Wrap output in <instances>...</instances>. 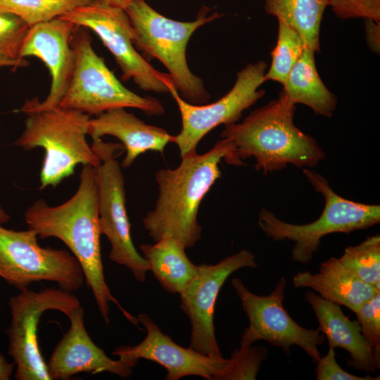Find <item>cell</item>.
<instances>
[{"mask_svg":"<svg viewBox=\"0 0 380 380\" xmlns=\"http://www.w3.org/2000/svg\"><path fill=\"white\" fill-rule=\"evenodd\" d=\"M28 229L41 239L61 240L80 263L87 284L91 289L99 310L109 324V303L113 302L134 325L138 319L125 310L112 295L106 284L101 260L98 213L96 167L83 165L75 194L65 203L51 206L38 199L25 212Z\"/></svg>","mask_w":380,"mask_h":380,"instance_id":"1","label":"cell"},{"mask_svg":"<svg viewBox=\"0 0 380 380\" xmlns=\"http://www.w3.org/2000/svg\"><path fill=\"white\" fill-rule=\"evenodd\" d=\"M181 158L176 168H163L156 172L158 196L153 209L144 217L143 225L155 242L163 236H171L186 249L201 239L198 209L204 196L222 175V160L235 166L246 164L227 138H221L205 153L196 152Z\"/></svg>","mask_w":380,"mask_h":380,"instance_id":"2","label":"cell"},{"mask_svg":"<svg viewBox=\"0 0 380 380\" xmlns=\"http://www.w3.org/2000/svg\"><path fill=\"white\" fill-rule=\"evenodd\" d=\"M296 109L281 91L277 99L252 111L241 122L225 125L220 137L233 142L241 160L253 157L255 169L264 175L289 164L314 167L325 153L315 138L295 125Z\"/></svg>","mask_w":380,"mask_h":380,"instance_id":"3","label":"cell"},{"mask_svg":"<svg viewBox=\"0 0 380 380\" xmlns=\"http://www.w3.org/2000/svg\"><path fill=\"white\" fill-rule=\"evenodd\" d=\"M134 29V46L145 58H156L169 71L179 96L188 103L201 105L209 101L210 93L203 81L189 69L186 46L193 33L205 23L222 15L203 7L196 20L177 21L151 8L144 0H134L125 9Z\"/></svg>","mask_w":380,"mask_h":380,"instance_id":"4","label":"cell"},{"mask_svg":"<svg viewBox=\"0 0 380 380\" xmlns=\"http://www.w3.org/2000/svg\"><path fill=\"white\" fill-rule=\"evenodd\" d=\"M308 180L317 192L324 198V207L315 221L295 224L279 219L273 213L262 208L258 215V225L263 232L274 241H291V259L306 264L318 251L322 239L333 233L348 234L367 229L380 222V206L357 203L336 194L328 180L308 168H303Z\"/></svg>","mask_w":380,"mask_h":380,"instance_id":"5","label":"cell"},{"mask_svg":"<svg viewBox=\"0 0 380 380\" xmlns=\"http://www.w3.org/2000/svg\"><path fill=\"white\" fill-rule=\"evenodd\" d=\"M89 119L87 114L60 106L27 115L15 145L27 151L38 147L44 150L39 189L57 186L79 164L96 167L100 164L86 139Z\"/></svg>","mask_w":380,"mask_h":380,"instance_id":"6","label":"cell"},{"mask_svg":"<svg viewBox=\"0 0 380 380\" xmlns=\"http://www.w3.org/2000/svg\"><path fill=\"white\" fill-rule=\"evenodd\" d=\"M85 27H75L70 40L74 67L68 89L58 106L98 115L115 108H137L160 116L165 108L151 96H141L126 88L94 51Z\"/></svg>","mask_w":380,"mask_h":380,"instance_id":"7","label":"cell"},{"mask_svg":"<svg viewBox=\"0 0 380 380\" xmlns=\"http://www.w3.org/2000/svg\"><path fill=\"white\" fill-rule=\"evenodd\" d=\"M31 229H7L0 225V277L22 291L34 282H56L59 289L72 293L82 287V267L70 252L42 247Z\"/></svg>","mask_w":380,"mask_h":380,"instance_id":"8","label":"cell"},{"mask_svg":"<svg viewBox=\"0 0 380 380\" xmlns=\"http://www.w3.org/2000/svg\"><path fill=\"white\" fill-rule=\"evenodd\" d=\"M101 163L96 167L98 189L99 225L110 243L109 258L127 267L135 279L145 282L149 271L146 260L137 251L130 234L126 210L125 179L117 157L122 144L105 142L102 138L91 145Z\"/></svg>","mask_w":380,"mask_h":380,"instance_id":"9","label":"cell"},{"mask_svg":"<svg viewBox=\"0 0 380 380\" xmlns=\"http://www.w3.org/2000/svg\"><path fill=\"white\" fill-rule=\"evenodd\" d=\"M94 31L114 56L125 81L132 80L142 90L170 94L174 84L169 74L155 69L134 46L135 34L125 9L94 0L61 16Z\"/></svg>","mask_w":380,"mask_h":380,"instance_id":"10","label":"cell"},{"mask_svg":"<svg viewBox=\"0 0 380 380\" xmlns=\"http://www.w3.org/2000/svg\"><path fill=\"white\" fill-rule=\"evenodd\" d=\"M11 322L5 331L9 338L8 353L16 366L17 380H51L37 340L40 317L47 310H57L68 317L81 306L72 293L46 288H28L9 300Z\"/></svg>","mask_w":380,"mask_h":380,"instance_id":"11","label":"cell"},{"mask_svg":"<svg viewBox=\"0 0 380 380\" xmlns=\"http://www.w3.org/2000/svg\"><path fill=\"white\" fill-rule=\"evenodd\" d=\"M231 284L249 320V325L241 336L240 348H247L257 341L264 340L274 347L281 348L287 356L291 347L297 346L315 362L320 358L318 346L324 342V335L318 329L299 325L284 308V277L279 278L267 296L251 292L239 278H233Z\"/></svg>","mask_w":380,"mask_h":380,"instance_id":"12","label":"cell"},{"mask_svg":"<svg viewBox=\"0 0 380 380\" xmlns=\"http://www.w3.org/2000/svg\"><path fill=\"white\" fill-rule=\"evenodd\" d=\"M267 68L263 61L247 65L237 72L230 91L210 104L188 103L179 96L175 85L170 87L182 118V129L172 141L177 145L181 158L196 153L201 140L218 125L237 122L243 112L265 95V90L258 88L265 82Z\"/></svg>","mask_w":380,"mask_h":380,"instance_id":"13","label":"cell"},{"mask_svg":"<svg viewBox=\"0 0 380 380\" xmlns=\"http://www.w3.org/2000/svg\"><path fill=\"white\" fill-rule=\"evenodd\" d=\"M255 255L248 250L226 257L219 262L198 265V273L179 294L180 308L191 326L189 347L198 353L223 357L216 340L214 310L222 285L234 272L244 267L258 268Z\"/></svg>","mask_w":380,"mask_h":380,"instance_id":"14","label":"cell"},{"mask_svg":"<svg viewBox=\"0 0 380 380\" xmlns=\"http://www.w3.org/2000/svg\"><path fill=\"white\" fill-rule=\"evenodd\" d=\"M146 331L139 344L118 347L113 354L133 368L139 359L155 362L165 368V380H178L188 376H198L206 380H220L229 359L201 354L190 347H182L162 332L156 323L145 313L137 316Z\"/></svg>","mask_w":380,"mask_h":380,"instance_id":"15","label":"cell"},{"mask_svg":"<svg viewBox=\"0 0 380 380\" xmlns=\"http://www.w3.org/2000/svg\"><path fill=\"white\" fill-rule=\"evenodd\" d=\"M75 27L61 17L30 27L22 44L20 57L33 56L42 61L49 71L51 82L49 92L42 101L37 98L27 100L18 112L30 115L59 106L73 70L74 53L70 40Z\"/></svg>","mask_w":380,"mask_h":380,"instance_id":"16","label":"cell"},{"mask_svg":"<svg viewBox=\"0 0 380 380\" xmlns=\"http://www.w3.org/2000/svg\"><path fill=\"white\" fill-rule=\"evenodd\" d=\"M84 315L80 306L68 317L70 328L46 364L51 379L67 380L81 372H109L129 378L132 368L120 360H112L92 341L84 327Z\"/></svg>","mask_w":380,"mask_h":380,"instance_id":"17","label":"cell"},{"mask_svg":"<svg viewBox=\"0 0 380 380\" xmlns=\"http://www.w3.org/2000/svg\"><path fill=\"white\" fill-rule=\"evenodd\" d=\"M305 300L311 305L319 322L318 330L327 338L329 348H341L349 353L348 365L366 373H374L380 367V354L363 336L360 324L345 315L341 305L307 291Z\"/></svg>","mask_w":380,"mask_h":380,"instance_id":"18","label":"cell"},{"mask_svg":"<svg viewBox=\"0 0 380 380\" xmlns=\"http://www.w3.org/2000/svg\"><path fill=\"white\" fill-rule=\"evenodd\" d=\"M87 134L93 140L106 135L119 139L126 151L122 168L129 167L145 152L163 153L174 137L161 127L146 124L125 108H112L90 118Z\"/></svg>","mask_w":380,"mask_h":380,"instance_id":"19","label":"cell"},{"mask_svg":"<svg viewBox=\"0 0 380 380\" xmlns=\"http://www.w3.org/2000/svg\"><path fill=\"white\" fill-rule=\"evenodd\" d=\"M295 288H310L325 299L355 312L376 292V286L359 279L338 260L332 257L323 262L319 272L305 271L293 277Z\"/></svg>","mask_w":380,"mask_h":380,"instance_id":"20","label":"cell"},{"mask_svg":"<svg viewBox=\"0 0 380 380\" xmlns=\"http://www.w3.org/2000/svg\"><path fill=\"white\" fill-rule=\"evenodd\" d=\"M140 249L149 271L167 292L180 294L196 277L198 265L186 253L177 239L163 236L154 244H141Z\"/></svg>","mask_w":380,"mask_h":380,"instance_id":"21","label":"cell"},{"mask_svg":"<svg viewBox=\"0 0 380 380\" xmlns=\"http://www.w3.org/2000/svg\"><path fill=\"white\" fill-rule=\"evenodd\" d=\"M315 51L305 47L291 70L281 91L294 104L310 108L317 115L333 116L337 99L321 80L315 62Z\"/></svg>","mask_w":380,"mask_h":380,"instance_id":"22","label":"cell"},{"mask_svg":"<svg viewBox=\"0 0 380 380\" xmlns=\"http://www.w3.org/2000/svg\"><path fill=\"white\" fill-rule=\"evenodd\" d=\"M328 6V0H264L265 12L296 30L315 53L320 51V25Z\"/></svg>","mask_w":380,"mask_h":380,"instance_id":"23","label":"cell"},{"mask_svg":"<svg viewBox=\"0 0 380 380\" xmlns=\"http://www.w3.org/2000/svg\"><path fill=\"white\" fill-rule=\"evenodd\" d=\"M94 0H0V12L15 14L29 27L59 17Z\"/></svg>","mask_w":380,"mask_h":380,"instance_id":"24","label":"cell"},{"mask_svg":"<svg viewBox=\"0 0 380 380\" xmlns=\"http://www.w3.org/2000/svg\"><path fill=\"white\" fill-rule=\"evenodd\" d=\"M277 44L271 52L272 63L264 80H272L282 85L305 46L299 33L285 23L278 20Z\"/></svg>","mask_w":380,"mask_h":380,"instance_id":"25","label":"cell"},{"mask_svg":"<svg viewBox=\"0 0 380 380\" xmlns=\"http://www.w3.org/2000/svg\"><path fill=\"white\" fill-rule=\"evenodd\" d=\"M359 279L380 289V236H369L356 246H349L338 258Z\"/></svg>","mask_w":380,"mask_h":380,"instance_id":"26","label":"cell"},{"mask_svg":"<svg viewBox=\"0 0 380 380\" xmlns=\"http://www.w3.org/2000/svg\"><path fill=\"white\" fill-rule=\"evenodd\" d=\"M29 28L18 15L0 12V67L28 65V61L20 57V50Z\"/></svg>","mask_w":380,"mask_h":380,"instance_id":"27","label":"cell"},{"mask_svg":"<svg viewBox=\"0 0 380 380\" xmlns=\"http://www.w3.org/2000/svg\"><path fill=\"white\" fill-rule=\"evenodd\" d=\"M265 348L252 346L235 349L229 359L228 367L220 380H255L261 364L266 360Z\"/></svg>","mask_w":380,"mask_h":380,"instance_id":"28","label":"cell"},{"mask_svg":"<svg viewBox=\"0 0 380 380\" xmlns=\"http://www.w3.org/2000/svg\"><path fill=\"white\" fill-rule=\"evenodd\" d=\"M361 332L369 345L380 354V291L355 312Z\"/></svg>","mask_w":380,"mask_h":380,"instance_id":"29","label":"cell"},{"mask_svg":"<svg viewBox=\"0 0 380 380\" xmlns=\"http://www.w3.org/2000/svg\"><path fill=\"white\" fill-rule=\"evenodd\" d=\"M328 2L341 19H372L380 23V0H328Z\"/></svg>","mask_w":380,"mask_h":380,"instance_id":"30","label":"cell"},{"mask_svg":"<svg viewBox=\"0 0 380 380\" xmlns=\"http://www.w3.org/2000/svg\"><path fill=\"white\" fill-rule=\"evenodd\" d=\"M315 374L317 380H379V376L370 375L358 376L343 369L336 360L334 349L329 348L324 356L316 362Z\"/></svg>","mask_w":380,"mask_h":380,"instance_id":"31","label":"cell"},{"mask_svg":"<svg viewBox=\"0 0 380 380\" xmlns=\"http://www.w3.org/2000/svg\"><path fill=\"white\" fill-rule=\"evenodd\" d=\"M365 39L369 48L376 54L380 52V23L365 20Z\"/></svg>","mask_w":380,"mask_h":380,"instance_id":"32","label":"cell"},{"mask_svg":"<svg viewBox=\"0 0 380 380\" xmlns=\"http://www.w3.org/2000/svg\"><path fill=\"white\" fill-rule=\"evenodd\" d=\"M14 362H7L4 355L0 354V380H8L12 375Z\"/></svg>","mask_w":380,"mask_h":380,"instance_id":"33","label":"cell"},{"mask_svg":"<svg viewBox=\"0 0 380 380\" xmlns=\"http://www.w3.org/2000/svg\"><path fill=\"white\" fill-rule=\"evenodd\" d=\"M103 1L112 6L120 8L125 10L126 8L134 0H103Z\"/></svg>","mask_w":380,"mask_h":380,"instance_id":"34","label":"cell"},{"mask_svg":"<svg viewBox=\"0 0 380 380\" xmlns=\"http://www.w3.org/2000/svg\"><path fill=\"white\" fill-rule=\"evenodd\" d=\"M10 220V216L0 205V225L7 222Z\"/></svg>","mask_w":380,"mask_h":380,"instance_id":"35","label":"cell"}]
</instances>
